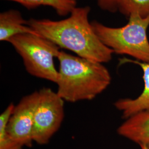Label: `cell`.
Segmentation results:
<instances>
[{
    "label": "cell",
    "mask_w": 149,
    "mask_h": 149,
    "mask_svg": "<svg viewBox=\"0 0 149 149\" xmlns=\"http://www.w3.org/2000/svg\"><path fill=\"white\" fill-rule=\"evenodd\" d=\"M89 6L76 7L69 18L59 21L49 19L28 21L38 34L60 48L68 49L81 58L100 63H108L114 53L98 37L88 21Z\"/></svg>",
    "instance_id": "cell-1"
},
{
    "label": "cell",
    "mask_w": 149,
    "mask_h": 149,
    "mask_svg": "<svg viewBox=\"0 0 149 149\" xmlns=\"http://www.w3.org/2000/svg\"><path fill=\"white\" fill-rule=\"evenodd\" d=\"M57 93L64 101H90L111 83L109 71L100 63L60 51Z\"/></svg>",
    "instance_id": "cell-2"
},
{
    "label": "cell",
    "mask_w": 149,
    "mask_h": 149,
    "mask_svg": "<svg viewBox=\"0 0 149 149\" xmlns=\"http://www.w3.org/2000/svg\"><path fill=\"white\" fill-rule=\"evenodd\" d=\"M98 37L114 53L126 55L141 62L149 63V41L147 31L149 16L138 14L129 17L128 23L122 27H107L96 21L91 22Z\"/></svg>",
    "instance_id": "cell-3"
},
{
    "label": "cell",
    "mask_w": 149,
    "mask_h": 149,
    "mask_svg": "<svg viewBox=\"0 0 149 149\" xmlns=\"http://www.w3.org/2000/svg\"><path fill=\"white\" fill-rule=\"evenodd\" d=\"M8 42L21 56L29 74L56 84L59 71L55 69L54 58L59 56V46L40 36L32 34H17Z\"/></svg>",
    "instance_id": "cell-4"
},
{
    "label": "cell",
    "mask_w": 149,
    "mask_h": 149,
    "mask_svg": "<svg viewBox=\"0 0 149 149\" xmlns=\"http://www.w3.org/2000/svg\"><path fill=\"white\" fill-rule=\"evenodd\" d=\"M39 91V99L34 117L33 141L39 145L49 143L64 120V101L51 88Z\"/></svg>",
    "instance_id": "cell-5"
},
{
    "label": "cell",
    "mask_w": 149,
    "mask_h": 149,
    "mask_svg": "<svg viewBox=\"0 0 149 149\" xmlns=\"http://www.w3.org/2000/svg\"><path fill=\"white\" fill-rule=\"evenodd\" d=\"M39 99V91L24 96L15 106L6 127L11 138L23 146L31 147L34 117Z\"/></svg>",
    "instance_id": "cell-6"
},
{
    "label": "cell",
    "mask_w": 149,
    "mask_h": 149,
    "mask_svg": "<svg viewBox=\"0 0 149 149\" xmlns=\"http://www.w3.org/2000/svg\"><path fill=\"white\" fill-rule=\"evenodd\" d=\"M123 63H129L139 66L143 70L144 87L141 94L135 98H121L114 103V106L122 113L123 119H127L139 112L149 111V63L136 60L124 59Z\"/></svg>",
    "instance_id": "cell-7"
},
{
    "label": "cell",
    "mask_w": 149,
    "mask_h": 149,
    "mask_svg": "<svg viewBox=\"0 0 149 149\" xmlns=\"http://www.w3.org/2000/svg\"><path fill=\"white\" fill-rule=\"evenodd\" d=\"M117 133L138 144H149V111L128 118L118 128Z\"/></svg>",
    "instance_id": "cell-8"
},
{
    "label": "cell",
    "mask_w": 149,
    "mask_h": 149,
    "mask_svg": "<svg viewBox=\"0 0 149 149\" xmlns=\"http://www.w3.org/2000/svg\"><path fill=\"white\" fill-rule=\"evenodd\" d=\"M19 34L38 35L37 32L28 25L21 12L10 10L0 14V40L8 42L11 38Z\"/></svg>",
    "instance_id": "cell-9"
},
{
    "label": "cell",
    "mask_w": 149,
    "mask_h": 149,
    "mask_svg": "<svg viewBox=\"0 0 149 149\" xmlns=\"http://www.w3.org/2000/svg\"><path fill=\"white\" fill-rule=\"evenodd\" d=\"M18 2L27 9H34L40 6L53 7L60 16H66L76 8L77 0H8Z\"/></svg>",
    "instance_id": "cell-10"
},
{
    "label": "cell",
    "mask_w": 149,
    "mask_h": 149,
    "mask_svg": "<svg viewBox=\"0 0 149 149\" xmlns=\"http://www.w3.org/2000/svg\"><path fill=\"white\" fill-rule=\"evenodd\" d=\"M15 106L12 103L0 115V149H22L23 146L17 142L6 131V127Z\"/></svg>",
    "instance_id": "cell-11"
},
{
    "label": "cell",
    "mask_w": 149,
    "mask_h": 149,
    "mask_svg": "<svg viewBox=\"0 0 149 149\" xmlns=\"http://www.w3.org/2000/svg\"><path fill=\"white\" fill-rule=\"evenodd\" d=\"M118 11L129 17L138 14L143 17L149 16V0H119Z\"/></svg>",
    "instance_id": "cell-12"
},
{
    "label": "cell",
    "mask_w": 149,
    "mask_h": 149,
    "mask_svg": "<svg viewBox=\"0 0 149 149\" xmlns=\"http://www.w3.org/2000/svg\"><path fill=\"white\" fill-rule=\"evenodd\" d=\"M98 6L104 11L114 13L118 10L119 0H96Z\"/></svg>",
    "instance_id": "cell-13"
},
{
    "label": "cell",
    "mask_w": 149,
    "mask_h": 149,
    "mask_svg": "<svg viewBox=\"0 0 149 149\" xmlns=\"http://www.w3.org/2000/svg\"><path fill=\"white\" fill-rule=\"evenodd\" d=\"M141 149H149V144H142L139 145Z\"/></svg>",
    "instance_id": "cell-14"
}]
</instances>
